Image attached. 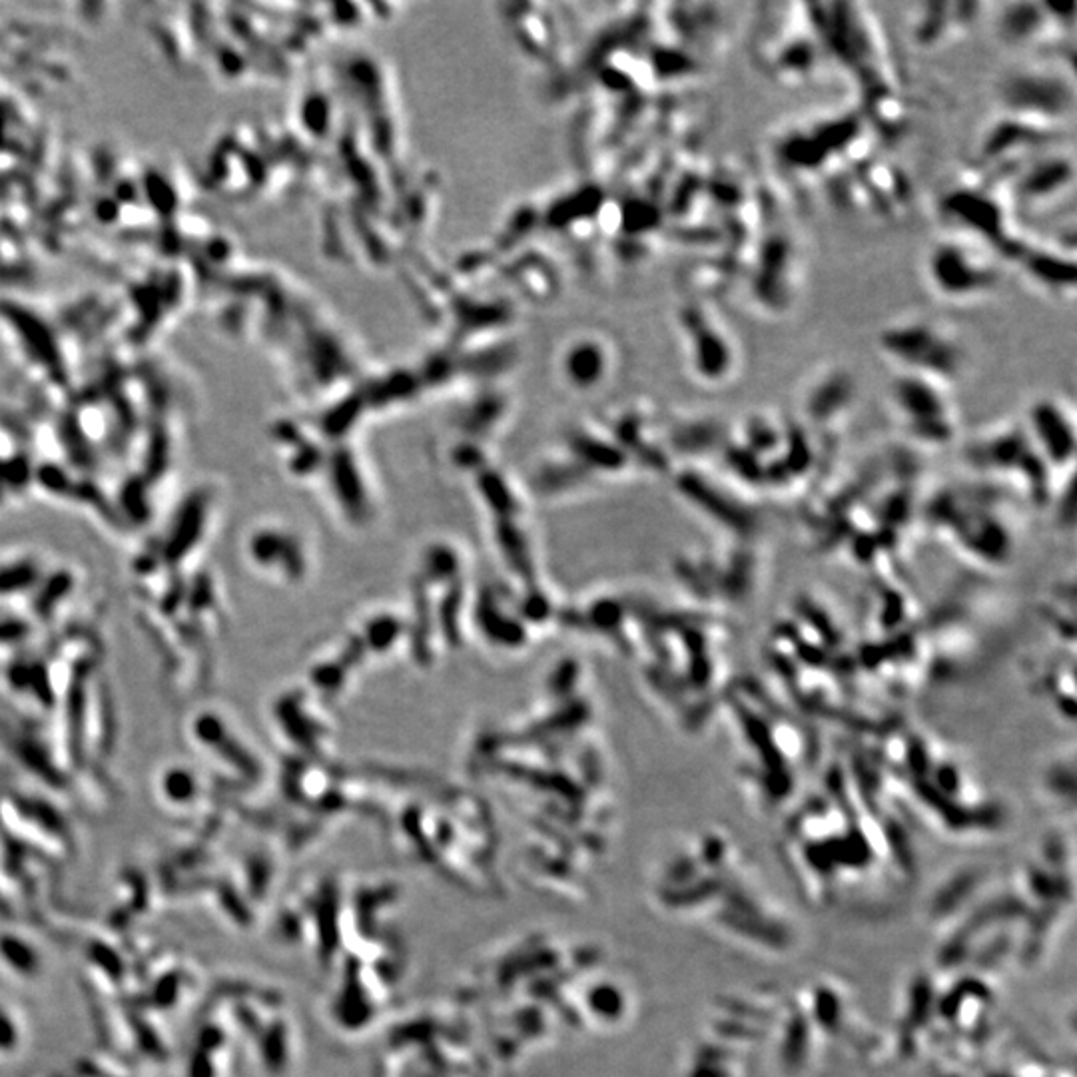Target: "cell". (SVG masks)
Here are the masks:
<instances>
[{
	"label": "cell",
	"instance_id": "6da1fadb",
	"mask_svg": "<svg viewBox=\"0 0 1077 1077\" xmlns=\"http://www.w3.org/2000/svg\"><path fill=\"white\" fill-rule=\"evenodd\" d=\"M878 350L896 363L900 371L926 375L952 385L968 365V354L960 338L944 324L924 318L898 320L878 334Z\"/></svg>",
	"mask_w": 1077,
	"mask_h": 1077
},
{
	"label": "cell",
	"instance_id": "ba28073f",
	"mask_svg": "<svg viewBox=\"0 0 1077 1077\" xmlns=\"http://www.w3.org/2000/svg\"><path fill=\"white\" fill-rule=\"evenodd\" d=\"M796 272V252L790 238L774 232L766 238L756 270L752 276V296L770 312H780L788 306L792 292V276Z\"/></svg>",
	"mask_w": 1077,
	"mask_h": 1077
},
{
	"label": "cell",
	"instance_id": "5b68a950",
	"mask_svg": "<svg viewBox=\"0 0 1077 1077\" xmlns=\"http://www.w3.org/2000/svg\"><path fill=\"white\" fill-rule=\"evenodd\" d=\"M681 328L697 379L707 385L726 383L738 369V350L722 320L707 306L691 304L681 314Z\"/></svg>",
	"mask_w": 1077,
	"mask_h": 1077
},
{
	"label": "cell",
	"instance_id": "277c9868",
	"mask_svg": "<svg viewBox=\"0 0 1077 1077\" xmlns=\"http://www.w3.org/2000/svg\"><path fill=\"white\" fill-rule=\"evenodd\" d=\"M902 429L918 443L944 445L954 439L958 417L950 385L926 375L900 371L890 387Z\"/></svg>",
	"mask_w": 1077,
	"mask_h": 1077
},
{
	"label": "cell",
	"instance_id": "9c48e42d",
	"mask_svg": "<svg viewBox=\"0 0 1077 1077\" xmlns=\"http://www.w3.org/2000/svg\"><path fill=\"white\" fill-rule=\"evenodd\" d=\"M1028 433L1048 465L1072 463L1076 451V425L1060 399L1044 397L1028 413Z\"/></svg>",
	"mask_w": 1077,
	"mask_h": 1077
},
{
	"label": "cell",
	"instance_id": "4fadbf2b",
	"mask_svg": "<svg viewBox=\"0 0 1077 1077\" xmlns=\"http://www.w3.org/2000/svg\"><path fill=\"white\" fill-rule=\"evenodd\" d=\"M978 4L962 2H926L916 6L912 16V38L922 48H932L950 38L956 30H964L974 20L972 10Z\"/></svg>",
	"mask_w": 1077,
	"mask_h": 1077
},
{
	"label": "cell",
	"instance_id": "7c38bea8",
	"mask_svg": "<svg viewBox=\"0 0 1077 1077\" xmlns=\"http://www.w3.org/2000/svg\"><path fill=\"white\" fill-rule=\"evenodd\" d=\"M1026 274L1044 290L1064 296H1074L1076 290V262L1074 254L1062 250L1060 246L1036 248L1026 242L1022 254L1018 256Z\"/></svg>",
	"mask_w": 1077,
	"mask_h": 1077
},
{
	"label": "cell",
	"instance_id": "8fae6325",
	"mask_svg": "<svg viewBox=\"0 0 1077 1077\" xmlns=\"http://www.w3.org/2000/svg\"><path fill=\"white\" fill-rule=\"evenodd\" d=\"M820 46L822 44L806 16L804 30L786 34L776 46H772L770 56H768L770 68L776 74V78L784 80L786 84L804 82V78H808L814 72L822 56Z\"/></svg>",
	"mask_w": 1077,
	"mask_h": 1077
},
{
	"label": "cell",
	"instance_id": "8992f818",
	"mask_svg": "<svg viewBox=\"0 0 1077 1077\" xmlns=\"http://www.w3.org/2000/svg\"><path fill=\"white\" fill-rule=\"evenodd\" d=\"M1074 162L1072 156L1048 152L1046 156L1034 154L1016 164L1014 176L1008 178L1010 196L1016 206H1030L1038 210L1074 190Z\"/></svg>",
	"mask_w": 1077,
	"mask_h": 1077
},
{
	"label": "cell",
	"instance_id": "30bf717a",
	"mask_svg": "<svg viewBox=\"0 0 1077 1077\" xmlns=\"http://www.w3.org/2000/svg\"><path fill=\"white\" fill-rule=\"evenodd\" d=\"M854 379L842 367H824L806 387L804 411L814 423L828 425L840 419L854 401Z\"/></svg>",
	"mask_w": 1077,
	"mask_h": 1077
},
{
	"label": "cell",
	"instance_id": "7a4b0ae2",
	"mask_svg": "<svg viewBox=\"0 0 1077 1077\" xmlns=\"http://www.w3.org/2000/svg\"><path fill=\"white\" fill-rule=\"evenodd\" d=\"M930 288L944 300L966 304L992 296L1002 280L998 256L964 234L936 240L924 260Z\"/></svg>",
	"mask_w": 1077,
	"mask_h": 1077
},
{
	"label": "cell",
	"instance_id": "52a82bcc",
	"mask_svg": "<svg viewBox=\"0 0 1077 1077\" xmlns=\"http://www.w3.org/2000/svg\"><path fill=\"white\" fill-rule=\"evenodd\" d=\"M1076 22L1074 2H1008L996 16V30L1006 44L1028 46L1062 34Z\"/></svg>",
	"mask_w": 1077,
	"mask_h": 1077
},
{
	"label": "cell",
	"instance_id": "3957f363",
	"mask_svg": "<svg viewBox=\"0 0 1077 1077\" xmlns=\"http://www.w3.org/2000/svg\"><path fill=\"white\" fill-rule=\"evenodd\" d=\"M1004 114L1064 128L1076 110V72L1058 64H1032L1008 72L998 84Z\"/></svg>",
	"mask_w": 1077,
	"mask_h": 1077
}]
</instances>
